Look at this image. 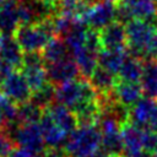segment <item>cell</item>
<instances>
[{"instance_id":"1","label":"cell","mask_w":157,"mask_h":157,"mask_svg":"<svg viewBox=\"0 0 157 157\" xmlns=\"http://www.w3.org/2000/svg\"><path fill=\"white\" fill-rule=\"evenodd\" d=\"M126 47L131 55L141 59L157 58V31L148 21L131 20L125 25Z\"/></svg>"},{"instance_id":"2","label":"cell","mask_w":157,"mask_h":157,"mask_svg":"<svg viewBox=\"0 0 157 157\" xmlns=\"http://www.w3.org/2000/svg\"><path fill=\"white\" fill-rule=\"evenodd\" d=\"M67 157H104L102 134L98 125H81L72 131L64 145Z\"/></svg>"},{"instance_id":"3","label":"cell","mask_w":157,"mask_h":157,"mask_svg":"<svg viewBox=\"0 0 157 157\" xmlns=\"http://www.w3.org/2000/svg\"><path fill=\"white\" fill-rule=\"evenodd\" d=\"M54 34L50 18H48L43 22L21 25L13 37L25 53H40Z\"/></svg>"},{"instance_id":"4","label":"cell","mask_w":157,"mask_h":157,"mask_svg":"<svg viewBox=\"0 0 157 157\" xmlns=\"http://www.w3.org/2000/svg\"><path fill=\"white\" fill-rule=\"evenodd\" d=\"M55 99L59 104L75 112L80 107L99 99V94L92 87L90 81L75 78L58 86L55 90Z\"/></svg>"},{"instance_id":"5","label":"cell","mask_w":157,"mask_h":157,"mask_svg":"<svg viewBox=\"0 0 157 157\" xmlns=\"http://www.w3.org/2000/svg\"><path fill=\"white\" fill-rule=\"evenodd\" d=\"M118 21V4L110 0H99L91 5L83 17L85 25L93 31H102Z\"/></svg>"},{"instance_id":"6","label":"cell","mask_w":157,"mask_h":157,"mask_svg":"<svg viewBox=\"0 0 157 157\" xmlns=\"http://www.w3.org/2000/svg\"><path fill=\"white\" fill-rule=\"evenodd\" d=\"M10 136L16 146L29 150L39 156L47 148L38 124H18L10 132Z\"/></svg>"},{"instance_id":"7","label":"cell","mask_w":157,"mask_h":157,"mask_svg":"<svg viewBox=\"0 0 157 157\" xmlns=\"http://www.w3.org/2000/svg\"><path fill=\"white\" fill-rule=\"evenodd\" d=\"M0 91L10 102L20 105L31 101L32 90L22 72L13 71L0 81Z\"/></svg>"},{"instance_id":"8","label":"cell","mask_w":157,"mask_h":157,"mask_svg":"<svg viewBox=\"0 0 157 157\" xmlns=\"http://www.w3.org/2000/svg\"><path fill=\"white\" fill-rule=\"evenodd\" d=\"M21 69V72L28 82L32 92L48 83L47 69L40 53H25Z\"/></svg>"},{"instance_id":"9","label":"cell","mask_w":157,"mask_h":157,"mask_svg":"<svg viewBox=\"0 0 157 157\" xmlns=\"http://www.w3.org/2000/svg\"><path fill=\"white\" fill-rule=\"evenodd\" d=\"M48 81L52 85H63L65 82L75 80L80 71L72 58H66L61 61L45 65Z\"/></svg>"},{"instance_id":"10","label":"cell","mask_w":157,"mask_h":157,"mask_svg":"<svg viewBox=\"0 0 157 157\" xmlns=\"http://www.w3.org/2000/svg\"><path fill=\"white\" fill-rule=\"evenodd\" d=\"M144 129L128 121L121 126V140H123V156L136 157L144 152L142 146Z\"/></svg>"},{"instance_id":"11","label":"cell","mask_w":157,"mask_h":157,"mask_svg":"<svg viewBox=\"0 0 157 157\" xmlns=\"http://www.w3.org/2000/svg\"><path fill=\"white\" fill-rule=\"evenodd\" d=\"M157 117V101L152 98H141L130 109V123L142 128L148 129L151 123Z\"/></svg>"},{"instance_id":"12","label":"cell","mask_w":157,"mask_h":157,"mask_svg":"<svg viewBox=\"0 0 157 157\" xmlns=\"http://www.w3.org/2000/svg\"><path fill=\"white\" fill-rule=\"evenodd\" d=\"M99 39L102 49L124 50L126 47L125 25L121 22H113L102 31H99Z\"/></svg>"},{"instance_id":"13","label":"cell","mask_w":157,"mask_h":157,"mask_svg":"<svg viewBox=\"0 0 157 157\" xmlns=\"http://www.w3.org/2000/svg\"><path fill=\"white\" fill-rule=\"evenodd\" d=\"M38 125L47 148H58L61 145H65L67 135L55 124L48 112L43 113V117L40 118Z\"/></svg>"},{"instance_id":"14","label":"cell","mask_w":157,"mask_h":157,"mask_svg":"<svg viewBox=\"0 0 157 157\" xmlns=\"http://www.w3.org/2000/svg\"><path fill=\"white\" fill-rule=\"evenodd\" d=\"M20 26L18 0H5L0 7V33L2 36H12Z\"/></svg>"},{"instance_id":"15","label":"cell","mask_w":157,"mask_h":157,"mask_svg":"<svg viewBox=\"0 0 157 157\" xmlns=\"http://www.w3.org/2000/svg\"><path fill=\"white\" fill-rule=\"evenodd\" d=\"M142 88L140 83L136 82H124L118 81L114 90L112 91L113 98L121 105L131 109L142 96Z\"/></svg>"},{"instance_id":"16","label":"cell","mask_w":157,"mask_h":157,"mask_svg":"<svg viewBox=\"0 0 157 157\" xmlns=\"http://www.w3.org/2000/svg\"><path fill=\"white\" fill-rule=\"evenodd\" d=\"M23 50L13 36H2L0 42V60L13 70L21 67L23 63Z\"/></svg>"},{"instance_id":"17","label":"cell","mask_w":157,"mask_h":157,"mask_svg":"<svg viewBox=\"0 0 157 157\" xmlns=\"http://www.w3.org/2000/svg\"><path fill=\"white\" fill-rule=\"evenodd\" d=\"M47 112L49 115L53 118L55 124L66 134L70 135L72 131H75L78 126V121L76 115L74 114L72 110L69 108L59 104V103H53L49 108H47Z\"/></svg>"},{"instance_id":"18","label":"cell","mask_w":157,"mask_h":157,"mask_svg":"<svg viewBox=\"0 0 157 157\" xmlns=\"http://www.w3.org/2000/svg\"><path fill=\"white\" fill-rule=\"evenodd\" d=\"M121 5L126 9L131 20L136 18L152 22L157 16V0H134L129 4Z\"/></svg>"},{"instance_id":"19","label":"cell","mask_w":157,"mask_h":157,"mask_svg":"<svg viewBox=\"0 0 157 157\" xmlns=\"http://www.w3.org/2000/svg\"><path fill=\"white\" fill-rule=\"evenodd\" d=\"M142 92L157 101V58L144 60V70L140 80Z\"/></svg>"},{"instance_id":"20","label":"cell","mask_w":157,"mask_h":157,"mask_svg":"<svg viewBox=\"0 0 157 157\" xmlns=\"http://www.w3.org/2000/svg\"><path fill=\"white\" fill-rule=\"evenodd\" d=\"M91 5L85 0H59L55 5V10L60 16L75 20L83 21V17Z\"/></svg>"},{"instance_id":"21","label":"cell","mask_w":157,"mask_h":157,"mask_svg":"<svg viewBox=\"0 0 157 157\" xmlns=\"http://www.w3.org/2000/svg\"><path fill=\"white\" fill-rule=\"evenodd\" d=\"M88 81L99 96H107V94L112 93V91L114 90V87L118 82L114 74H112L99 66L94 70V72L91 75Z\"/></svg>"},{"instance_id":"22","label":"cell","mask_w":157,"mask_h":157,"mask_svg":"<svg viewBox=\"0 0 157 157\" xmlns=\"http://www.w3.org/2000/svg\"><path fill=\"white\" fill-rule=\"evenodd\" d=\"M142 70H144V61L134 55H128L118 72L119 81L139 83L142 76Z\"/></svg>"},{"instance_id":"23","label":"cell","mask_w":157,"mask_h":157,"mask_svg":"<svg viewBox=\"0 0 157 157\" xmlns=\"http://www.w3.org/2000/svg\"><path fill=\"white\" fill-rule=\"evenodd\" d=\"M126 56H128V54L124 50L102 49L98 55V66L114 74V75H118Z\"/></svg>"},{"instance_id":"24","label":"cell","mask_w":157,"mask_h":157,"mask_svg":"<svg viewBox=\"0 0 157 157\" xmlns=\"http://www.w3.org/2000/svg\"><path fill=\"white\" fill-rule=\"evenodd\" d=\"M42 58L45 65H50L69 58V49L64 40L59 38H53L43 49Z\"/></svg>"},{"instance_id":"25","label":"cell","mask_w":157,"mask_h":157,"mask_svg":"<svg viewBox=\"0 0 157 157\" xmlns=\"http://www.w3.org/2000/svg\"><path fill=\"white\" fill-rule=\"evenodd\" d=\"M42 117H43V109L32 101L17 105L18 124H38Z\"/></svg>"},{"instance_id":"26","label":"cell","mask_w":157,"mask_h":157,"mask_svg":"<svg viewBox=\"0 0 157 157\" xmlns=\"http://www.w3.org/2000/svg\"><path fill=\"white\" fill-rule=\"evenodd\" d=\"M54 99H55V90L50 83H47L39 90L32 92V97H31V101L37 105H39L42 109L49 108L53 104Z\"/></svg>"},{"instance_id":"27","label":"cell","mask_w":157,"mask_h":157,"mask_svg":"<svg viewBox=\"0 0 157 157\" xmlns=\"http://www.w3.org/2000/svg\"><path fill=\"white\" fill-rule=\"evenodd\" d=\"M144 152L153 153L157 150V134L151 129H144V139H142Z\"/></svg>"},{"instance_id":"28","label":"cell","mask_w":157,"mask_h":157,"mask_svg":"<svg viewBox=\"0 0 157 157\" xmlns=\"http://www.w3.org/2000/svg\"><path fill=\"white\" fill-rule=\"evenodd\" d=\"M15 142L12 141L11 136L6 131L0 130V157H9Z\"/></svg>"},{"instance_id":"29","label":"cell","mask_w":157,"mask_h":157,"mask_svg":"<svg viewBox=\"0 0 157 157\" xmlns=\"http://www.w3.org/2000/svg\"><path fill=\"white\" fill-rule=\"evenodd\" d=\"M9 157H39V155H37V153H34L29 150L15 146L13 150L11 151V153L9 155Z\"/></svg>"},{"instance_id":"30","label":"cell","mask_w":157,"mask_h":157,"mask_svg":"<svg viewBox=\"0 0 157 157\" xmlns=\"http://www.w3.org/2000/svg\"><path fill=\"white\" fill-rule=\"evenodd\" d=\"M39 157H67V155L64 148L58 147V148H45V151Z\"/></svg>"},{"instance_id":"31","label":"cell","mask_w":157,"mask_h":157,"mask_svg":"<svg viewBox=\"0 0 157 157\" xmlns=\"http://www.w3.org/2000/svg\"><path fill=\"white\" fill-rule=\"evenodd\" d=\"M148 129H151V130H153L156 134H157V117L155 118V120L151 123V125L148 126Z\"/></svg>"},{"instance_id":"32","label":"cell","mask_w":157,"mask_h":157,"mask_svg":"<svg viewBox=\"0 0 157 157\" xmlns=\"http://www.w3.org/2000/svg\"><path fill=\"white\" fill-rule=\"evenodd\" d=\"M42 1H44V2H48V4H50V5H56V2L59 1V0H42Z\"/></svg>"},{"instance_id":"33","label":"cell","mask_w":157,"mask_h":157,"mask_svg":"<svg viewBox=\"0 0 157 157\" xmlns=\"http://www.w3.org/2000/svg\"><path fill=\"white\" fill-rule=\"evenodd\" d=\"M136 157H151V155H150V153H146V152H141V153L137 155Z\"/></svg>"},{"instance_id":"34","label":"cell","mask_w":157,"mask_h":157,"mask_svg":"<svg viewBox=\"0 0 157 157\" xmlns=\"http://www.w3.org/2000/svg\"><path fill=\"white\" fill-rule=\"evenodd\" d=\"M104 157H124L123 155H105Z\"/></svg>"},{"instance_id":"35","label":"cell","mask_w":157,"mask_h":157,"mask_svg":"<svg viewBox=\"0 0 157 157\" xmlns=\"http://www.w3.org/2000/svg\"><path fill=\"white\" fill-rule=\"evenodd\" d=\"M155 27H156V31H157V16H156V18H155Z\"/></svg>"},{"instance_id":"36","label":"cell","mask_w":157,"mask_h":157,"mask_svg":"<svg viewBox=\"0 0 157 157\" xmlns=\"http://www.w3.org/2000/svg\"><path fill=\"white\" fill-rule=\"evenodd\" d=\"M152 157H157V150H156V151L152 153Z\"/></svg>"},{"instance_id":"37","label":"cell","mask_w":157,"mask_h":157,"mask_svg":"<svg viewBox=\"0 0 157 157\" xmlns=\"http://www.w3.org/2000/svg\"><path fill=\"white\" fill-rule=\"evenodd\" d=\"M4 1H5V0H0V7L2 6V4H4Z\"/></svg>"},{"instance_id":"38","label":"cell","mask_w":157,"mask_h":157,"mask_svg":"<svg viewBox=\"0 0 157 157\" xmlns=\"http://www.w3.org/2000/svg\"><path fill=\"white\" fill-rule=\"evenodd\" d=\"M1 38H2V34L0 33V42H1Z\"/></svg>"},{"instance_id":"39","label":"cell","mask_w":157,"mask_h":157,"mask_svg":"<svg viewBox=\"0 0 157 157\" xmlns=\"http://www.w3.org/2000/svg\"><path fill=\"white\" fill-rule=\"evenodd\" d=\"M110 1H115V0H110Z\"/></svg>"}]
</instances>
